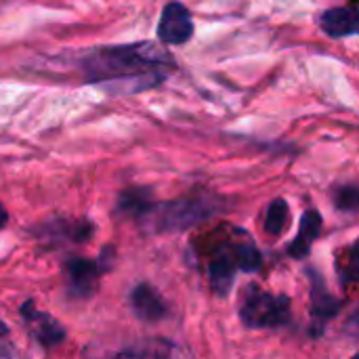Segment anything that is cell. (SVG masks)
<instances>
[{
  "mask_svg": "<svg viewBox=\"0 0 359 359\" xmlns=\"http://www.w3.org/2000/svg\"><path fill=\"white\" fill-rule=\"evenodd\" d=\"M21 318L25 320L32 337L42 347H57L65 341V328L48 313L38 311L34 301H25L21 307Z\"/></svg>",
  "mask_w": 359,
  "mask_h": 359,
  "instance_id": "cell-6",
  "label": "cell"
},
{
  "mask_svg": "<svg viewBox=\"0 0 359 359\" xmlns=\"http://www.w3.org/2000/svg\"><path fill=\"white\" fill-rule=\"evenodd\" d=\"M8 334V326L0 320V337H6Z\"/></svg>",
  "mask_w": 359,
  "mask_h": 359,
  "instance_id": "cell-20",
  "label": "cell"
},
{
  "mask_svg": "<svg viewBox=\"0 0 359 359\" xmlns=\"http://www.w3.org/2000/svg\"><path fill=\"white\" fill-rule=\"evenodd\" d=\"M322 29L332 38L359 34V8L337 6L322 15Z\"/></svg>",
  "mask_w": 359,
  "mask_h": 359,
  "instance_id": "cell-9",
  "label": "cell"
},
{
  "mask_svg": "<svg viewBox=\"0 0 359 359\" xmlns=\"http://www.w3.org/2000/svg\"><path fill=\"white\" fill-rule=\"evenodd\" d=\"M194 34V21L181 2H168L158 23V38L166 44H183Z\"/></svg>",
  "mask_w": 359,
  "mask_h": 359,
  "instance_id": "cell-5",
  "label": "cell"
},
{
  "mask_svg": "<svg viewBox=\"0 0 359 359\" xmlns=\"http://www.w3.org/2000/svg\"><path fill=\"white\" fill-rule=\"evenodd\" d=\"M320 231H322V217H320V212L307 210V212L303 215V219H301L299 233H297L294 242H292L290 248H288L290 257L297 259V261L305 259V257L309 255V250H311L316 238L320 236Z\"/></svg>",
  "mask_w": 359,
  "mask_h": 359,
  "instance_id": "cell-10",
  "label": "cell"
},
{
  "mask_svg": "<svg viewBox=\"0 0 359 359\" xmlns=\"http://www.w3.org/2000/svg\"><path fill=\"white\" fill-rule=\"evenodd\" d=\"M130 307L143 322H160L166 316V303L149 284H139L130 292Z\"/></svg>",
  "mask_w": 359,
  "mask_h": 359,
  "instance_id": "cell-8",
  "label": "cell"
},
{
  "mask_svg": "<svg viewBox=\"0 0 359 359\" xmlns=\"http://www.w3.org/2000/svg\"><path fill=\"white\" fill-rule=\"evenodd\" d=\"M86 82H128L133 93L160 84L175 67L170 53L154 42L101 46L80 61Z\"/></svg>",
  "mask_w": 359,
  "mask_h": 359,
  "instance_id": "cell-1",
  "label": "cell"
},
{
  "mask_svg": "<svg viewBox=\"0 0 359 359\" xmlns=\"http://www.w3.org/2000/svg\"><path fill=\"white\" fill-rule=\"evenodd\" d=\"M339 210H358L359 208V185H345L334 196Z\"/></svg>",
  "mask_w": 359,
  "mask_h": 359,
  "instance_id": "cell-16",
  "label": "cell"
},
{
  "mask_svg": "<svg viewBox=\"0 0 359 359\" xmlns=\"http://www.w3.org/2000/svg\"><path fill=\"white\" fill-rule=\"evenodd\" d=\"M341 282H359V242L349 250L345 259V265L341 269Z\"/></svg>",
  "mask_w": 359,
  "mask_h": 359,
  "instance_id": "cell-17",
  "label": "cell"
},
{
  "mask_svg": "<svg viewBox=\"0 0 359 359\" xmlns=\"http://www.w3.org/2000/svg\"><path fill=\"white\" fill-rule=\"evenodd\" d=\"M236 267H238L236 252L233 255H229V252L215 255V259L208 265V273H210V286L217 294L223 297L229 292L233 278H236Z\"/></svg>",
  "mask_w": 359,
  "mask_h": 359,
  "instance_id": "cell-11",
  "label": "cell"
},
{
  "mask_svg": "<svg viewBox=\"0 0 359 359\" xmlns=\"http://www.w3.org/2000/svg\"><path fill=\"white\" fill-rule=\"evenodd\" d=\"M103 267L99 261H88L72 257L63 263V276L67 286V297L72 299H90L99 290Z\"/></svg>",
  "mask_w": 359,
  "mask_h": 359,
  "instance_id": "cell-4",
  "label": "cell"
},
{
  "mask_svg": "<svg viewBox=\"0 0 359 359\" xmlns=\"http://www.w3.org/2000/svg\"><path fill=\"white\" fill-rule=\"evenodd\" d=\"M286 225H288V204L284 200L271 202L265 219V231L269 236H280L286 229Z\"/></svg>",
  "mask_w": 359,
  "mask_h": 359,
  "instance_id": "cell-14",
  "label": "cell"
},
{
  "mask_svg": "<svg viewBox=\"0 0 359 359\" xmlns=\"http://www.w3.org/2000/svg\"><path fill=\"white\" fill-rule=\"evenodd\" d=\"M40 240L44 242H55V244H63V242H74V244H82L86 240L93 238L95 227L88 221H69V219H53L48 223H44L42 227H38L34 231Z\"/></svg>",
  "mask_w": 359,
  "mask_h": 359,
  "instance_id": "cell-7",
  "label": "cell"
},
{
  "mask_svg": "<svg viewBox=\"0 0 359 359\" xmlns=\"http://www.w3.org/2000/svg\"><path fill=\"white\" fill-rule=\"evenodd\" d=\"M215 204L206 198H183L160 204L143 217L154 231H183L215 215Z\"/></svg>",
  "mask_w": 359,
  "mask_h": 359,
  "instance_id": "cell-2",
  "label": "cell"
},
{
  "mask_svg": "<svg viewBox=\"0 0 359 359\" xmlns=\"http://www.w3.org/2000/svg\"><path fill=\"white\" fill-rule=\"evenodd\" d=\"M236 261H238V267L242 271H257L261 269V252L250 244V242H242L236 246Z\"/></svg>",
  "mask_w": 359,
  "mask_h": 359,
  "instance_id": "cell-15",
  "label": "cell"
},
{
  "mask_svg": "<svg viewBox=\"0 0 359 359\" xmlns=\"http://www.w3.org/2000/svg\"><path fill=\"white\" fill-rule=\"evenodd\" d=\"M151 208H154V202L147 189H126L120 194L116 202V212L135 217V219H143Z\"/></svg>",
  "mask_w": 359,
  "mask_h": 359,
  "instance_id": "cell-13",
  "label": "cell"
},
{
  "mask_svg": "<svg viewBox=\"0 0 359 359\" xmlns=\"http://www.w3.org/2000/svg\"><path fill=\"white\" fill-rule=\"evenodd\" d=\"M311 280H313V286H311L313 309H311V313H313L316 324L322 326V324H326L332 316H337L341 303L328 294V290H326V286H324V282H322V278H320L318 273H311Z\"/></svg>",
  "mask_w": 359,
  "mask_h": 359,
  "instance_id": "cell-12",
  "label": "cell"
},
{
  "mask_svg": "<svg viewBox=\"0 0 359 359\" xmlns=\"http://www.w3.org/2000/svg\"><path fill=\"white\" fill-rule=\"evenodd\" d=\"M6 221H8V215H6V210H4V206L0 204V229L6 225Z\"/></svg>",
  "mask_w": 359,
  "mask_h": 359,
  "instance_id": "cell-18",
  "label": "cell"
},
{
  "mask_svg": "<svg viewBox=\"0 0 359 359\" xmlns=\"http://www.w3.org/2000/svg\"><path fill=\"white\" fill-rule=\"evenodd\" d=\"M349 326H351L353 330H358L359 332V311L355 313V316H353V318H351V320H349Z\"/></svg>",
  "mask_w": 359,
  "mask_h": 359,
  "instance_id": "cell-19",
  "label": "cell"
},
{
  "mask_svg": "<svg viewBox=\"0 0 359 359\" xmlns=\"http://www.w3.org/2000/svg\"><path fill=\"white\" fill-rule=\"evenodd\" d=\"M240 318L248 328H276L290 320V299L273 297L257 286H248L240 305Z\"/></svg>",
  "mask_w": 359,
  "mask_h": 359,
  "instance_id": "cell-3",
  "label": "cell"
}]
</instances>
